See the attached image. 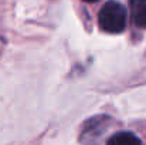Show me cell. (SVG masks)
<instances>
[{"mask_svg":"<svg viewBox=\"0 0 146 145\" xmlns=\"http://www.w3.org/2000/svg\"><path fill=\"white\" fill-rule=\"evenodd\" d=\"M98 24L106 33H121L126 27V10L118 1H106L98 14Z\"/></svg>","mask_w":146,"mask_h":145,"instance_id":"obj_1","label":"cell"},{"mask_svg":"<svg viewBox=\"0 0 146 145\" xmlns=\"http://www.w3.org/2000/svg\"><path fill=\"white\" fill-rule=\"evenodd\" d=\"M131 14L135 26L146 29V0H131Z\"/></svg>","mask_w":146,"mask_h":145,"instance_id":"obj_2","label":"cell"},{"mask_svg":"<svg viewBox=\"0 0 146 145\" xmlns=\"http://www.w3.org/2000/svg\"><path fill=\"white\" fill-rule=\"evenodd\" d=\"M141 141L139 138L132 134V132H116L112 135L108 141L106 145H139Z\"/></svg>","mask_w":146,"mask_h":145,"instance_id":"obj_3","label":"cell"},{"mask_svg":"<svg viewBox=\"0 0 146 145\" xmlns=\"http://www.w3.org/2000/svg\"><path fill=\"white\" fill-rule=\"evenodd\" d=\"M82 1H88V3H95L98 0H82Z\"/></svg>","mask_w":146,"mask_h":145,"instance_id":"obj_4","label":"cell"}]
</instances>
